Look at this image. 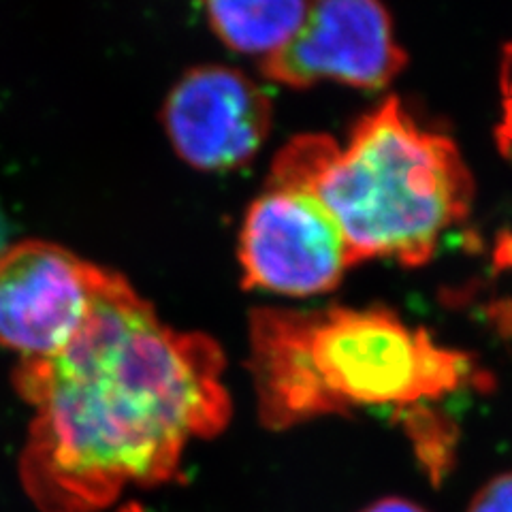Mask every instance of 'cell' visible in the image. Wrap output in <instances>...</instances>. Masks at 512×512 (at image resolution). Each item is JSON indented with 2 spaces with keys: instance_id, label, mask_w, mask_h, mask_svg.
<instances>
[{
  "instance_id": "30bf717a",
  "label": "cell",
  "mask_w": 512,
  "mask_h": 512,
  "mask_svg": "<svg viewBox=\"0 0 512 512\" xmlns=\"http://www.w3.org/2000/svg\"><path fill=\"white\" fill-rule=\"evenodd\" d=\"M361 512H427V510L416 506L414 502L402 500V498H384V500L374 502L372 506H367Z\"/></svg>"
},
{
  "instance_id": "8fae6325",
  "label": "cell",
  "mask_w": 512,
  "mask_h": 512,
  "mask_svg": "<svg viewBox=\"0 0 512 512\" xmlns=\"http://www.w3.org/2000/svg\"><path fill=\"white\" fill-rule=\"evenodd\" d=\"M5 239H7V224H5L3 212H0V250L5 248Z\"/></svg>"
},
{
  "instance_id": "5b68a950",
  "label": "cell",
  "mask_w": 512,
  "mask_h": 512,
  "mask_svg": "<svg viewBox=\"0 0 512 512\" xmlns=\"http://www.w3.org/2000/svg\"><path fill=\"white\" fill-rule=\"evenodd\" d=\"M105 267L71 250L26 239L0 250V346L22 361L67 346L92 310Z\"/></svg>"
},
{
  "instance_id": "9c48e42d",
  "label": "cell",
  "mask_w": 512,
  "mask_h": 512,
  "mask_svg": "<svg viewBox=\"0 0 512 512\" xmlns=\"http://www.w3.org/2000/svg\"><path fill=\"white\" fill-rule=\"evenodd\" d=\"M468 512H512V472L489 480L474 495Z\"/></svg>"
},
{
  "instance_id": "8992f818",
  "label": "cell",
  "mask_w": 512,
  "mask_h": 512,
  "mask_svg": "<svg viewBox=\"0 0 512 512\" xmlns=\"http://www.w3.org/2000/svg\"><path fill=\"white\" fill-rule=\"evenodd\" d=\"M391 15L372 0L310 3L306 22L282 50L261 60V71L276 84L306 88L331 79L376 90L406 67Z\"/></svg>"
},
{
  "instance_id": "6da1fadb",
  "label": "cell",
  "mask_w": 512,
  "mask_h": 512,
  "mask_svg": "<svg viewBox=\"0 0 512 512\" xmlns=\"http://www.w3.org/2000/svg\"><path fill=\"white\" fill-rule=\"evenodd\" d=\"M222 372L214 340L167 327L105 269L75 338L15 367V389L35 408L20 459L30 500L43 512H96L131 485L169 483L186 444L229 421Z\"/></svg>"
},
{
  "instance_id": "277c9868",
  "label": "cell",
  "mask_w": 512,
  "mask_h": 512,
  "mask_svg": "<svg viewBox=\"0 0 512 512\" xmlns=\"http://www.w3.org/2000/svg\"><path fill=\"white\" fill-rule=\"evenodd\" d=\"M246 288L310 297L333 291L352 267L344 235L310 192L269 186L239 233Z\"/></svg>"
},
{
  "instance_id": "7c38bea8",
  "label": "cell",
  "mask_w": 512,
  "mask_h": 512,
  "mask_svg": "<svg viewBox=\"0 0 512 512\" xmlns=\"http://www.w3.org/2000/svg\"><path fill=\"white\" fill-rule=\"evenodd\" d=\"M120 512H146V510H143L139 504H128V506H124Z\"/></svg>"
},
{
  "instance_id": "7a4b0ae2",
  "label": "cell",
  "mask_w": 512,
  "mask_h": 512,
  "mask_svg": "<svg viewBox=\"0 0 512 512\" xmlns=\"http://www.w3.org/2000/svg\"><path fill=\"white\" fill-rule=\"evenodd\" d=\"M269 186L310 192L340 227L352 265L427 263L474 197L455 141L416 124L395 96L352 128L344 146L327 135L288 141Z\"/></svg>"
},
{
  "instance_id": "ba28073f",
  "label": "cell",
  "mask_w": 512,
  "mask_h": 512,
  "mask_svg": "<svg viewBox=\"0 0 512 512\" xmlns=\"http://www.w3.org/2000/svg\"><path fill=\"white\" fill-rule=\"evenodd\" d=\"M207 24L218 39L242 54L263 58L276 54L291 41L306 22L310 3L301 0H256V3H227L216 0L205 7Z\"/></svg>"
},
{
  "instance_id": "52a82bcc",
  "label": "cell",
  "mask_w": 512,
  "mask_h": 512,
  "mask_svg": "<svg viewBox=\"0 0 512 512\" xmlns=\"http://www.w3.org/2000/svg\"><path fill=\"white\" fill-rule=\"evenodd\" d=\"M163 124L190 167L231 171L261 150L271 128V101L244 73L197 67L169 92Z\"/></svg>"
},
{
  "instance_id": "3957f363",
  "label": "cell",
  "mask_w": 512,
  "mask_h": 512,
  "mask_svg": "<svg viewBox=\"0 0 512 512\" xmlns=\"http://www.w3.org/2000/svg\"><path fill=\"white\" fill-rule=\"evenodd\" d=\"M250 372L271 429L359 408L434 402L474 374L463 352L382 308L256 310Z\"/></svg>"
},
{
  "instance_id": "4fadbf2b",
  "label": "cell",
  "mask_w": 512,
  "mask_h": 512,
  "mask_svg": "<svg viewBox=\"0 0 512 512\" xmlns=\"http://www.w3.org/2000/svg\"><path fill=\"white\" fill-rule=\"evenodd\" d=\"M508 69H512V64H510V67H508ZM510 73H512V71H510ZM510 86H512V84H510Z\"/></svg>"
}]
</instances>
